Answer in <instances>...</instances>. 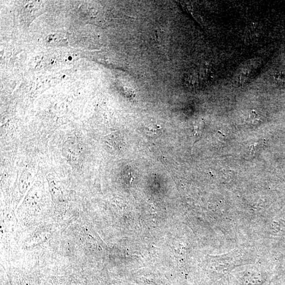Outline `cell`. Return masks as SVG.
I'll return each mask as SVG.
<instances>
[{
  "mask_svg": "<svg viewBox=\"0 0 285 285\" xmlns=\"http://www.w3.org/2000/svg\"><path fill=\"white\" fill-rule=\"evenodd\" d=\"M263 276L259 272H247L240 277L239 285H262Z\"/></svg>",
  "mask_w": 285,
  "mask_h": 285,
  "instance_id": "cell-1",
  "label": "cell"
},
{
  "mask_svg": "<svg viewBox=\"0 0 285 285\" xmlns=\"http://www.w3.org/2000/svg\"><path fill=\"white\" fill-rule=\"evenodd\" d=\"M145 132L150 136H155L159 135L161 131V127L157 125H151L146 127Z\"/></svg>",
  "mask_w": 285,
  "mask_h": 285,
  "instance_id": "cell-3",
  "label": "cell"
},
{
  "mask_svg": "<svg viewBox=\"0 0 285 285\" xmlns=\"http://www.w3.org/2000/svg\"><path fill=\"white\" fill-rule=\"evenodd\" d=\"M106 141L107 142V143L111 145V146L117 148L121 146L122 139L119 137V136L117 134H113L107 136Z\"/></svg>",
  "mask_w": 285,
  "mask_h": 285,
  "instance_id": "cell-2",
  "label": "cell"
}]
</instances>
